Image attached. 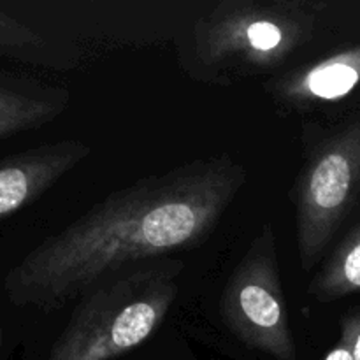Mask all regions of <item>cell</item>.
<instances>
[{"label": "cell", "mask_w": 360, "mask_h": 360, "mask_svg": "<svg viewBox=\"0 0 360 360\" xmlns=\"http://www.w3.org/2000/svg\"><path fill=\"white\" fill-rule=\"evenodd\" d=\"M246 176L241 164L221 155L109 193L6 274L7 301L55 311L125 267L204 241L243 190Z\"/></svg>", "instance_id": "1"}, {"label": "cell", "mask_w": 360, "mask_h": 360, "mask_svg": "<svg viewBox=\"0 0 360 360\" xmlns=\"http://www.w3.org/2000/svg\"><path fill=\"white\" fill-rule=\"evenodd\" d=\"M320 9L311 0H221L183 39L179 65L213 84L278 69L315 37Z\"/></svg>", "instance_id": "2"}, {"label": "cell", "mask_w": 360, "mask_h": 360, "mask_svg": "<svg viewBox=\"0 0 360 360\" xmlns=\"http://www.w3.org/2000/svg\"><path fill=\"white\" fill-rule=\"evenodd\" d=\"M183 267L165 257L102 280L79 299L46 360H112L141 347L171 311Z\"/></svg>", "instance_id": "3"}, {"label": "cell", "mask_w": 360, "mask_h": 360, "mask_svg": "<svg viewBox=\"0 0 360 360\" xmlns=\"http://www.w3.org/2000/svg\"><path fill=\"white\" fill-rule=\"evenodd\" d=\"M360 197V116L323 139L295 179L292 202L302 269L308 271Z\"/></svg>", "instance_id": "4"}, {"label": "cell", "mask_w": 360, "mask_h": 360, "mask_svg": "<svg viewBox=\"0 0 360 360\" xmlns=\"http://www.w3.org/2000/svg\"><path fill=\"white\" fill-rule=\"evenodd\" d=\"M220 315L229 330L248 348L274 360L297 359L285 302L276 236L269 224L260 229L229 276L221 294Z\"/></svg>", "instance_id": "5"}, {"label": "cell", "mask_w": 360, "mask_h": 360, "mask_svg": "<svg viewBox=\"0 0 360 360\" xmlns=\"http://www.w3.org/2000/svg\"><path fill=\"white\" fill-rule=\"evenodd\" d=\"M90 153L84 141L63 139L0 158V221L37 200Z\"/></svg>", "instance_id": "6"}, {"label": "cell", "mask_w": 360, "mask_h": 360, "mask_svg": "<svg viewBox=\"0 0 360 360\" xmlns=\"http://www.w3.org/2000/svg\"><path fill=\"white\" fill-rule=\"evenodd\" d=\"M360 83V46L297 67L271 83L269 91L281 105L311 109L350 95Z\"/></svg>", "instance_id": "7"}, {"label": "cell", "mask_w": 360, "mask_h": 360, "mask_svg": "<svg viewBox=\"0 0 360 360\" xmlns=\"http://www.w3.org/2000/svg\"><path fill=\"white\" fill-rule=\"evenodd\" d=\"M70 91L23 74L0 72V139L44 127L65 112Z\"/></svg>", "instance_id": "8"}, {"label": "cell", "mask_w": 360, "mask_h": 360, "mask_svg": "<svg viewBox=\"0 0 360 360\" xmlns=\"http://www.w3.org/2000/svg\"><path fill=\"white\" fill-rule=\"evenodd\" d=\"M0 56L42 69L74 70L83 63V49L58 41L0 7Z\"/></svg>", "instance_id": "9"}, {"label": "cell", "mask_w": 360, "mask_h": 360, "mask_svg": "<svg viewBox=\"0 0 360 360\" xmlns=\"http://www.w3.org/2000/svg\"><path fill=\"white\" fill-rule=\"evenodd\" d=\"M360 292V227L352 231L334 250L308 287L320 302H330Z\"/></svg>", "instance_id": "10"}, {"label": "cell", "mask_w": 360, "mask_h": 360, "mask_svg": "<svg viewBox=\"0 0 360 360\" xmlns=\"http://www.w3.org/2000/svg\"><path fill=\"white\" fill-rule=\"evenodd\" d=\"M341 340L350 348L352 359L360 360V311H354L341 320Z\"/></svg>", "instance_id": "11"}, {"label": "cell", "mask_w": 360, "mask_h": 360, "mask_svg": "<svg viewBox=\"0 0 360 360\" xmlns=\"http://www.w3.org/2000/svg\"><path fill=\"white\" fill-rule=\"evenodd\" d=\"M323 360H354L352 359V354H350V348H348V345L345 343L343 340L338 341L336 347L333 348V350L329 352V354L326 355V359Z\"/></svg>", "instance_id": "12"}, {"label": "cell", "mask_w": 360, "mask_h": 360, "mask_svg": "<svg viewBox=\"0 0 360 360\" xmlns=\"http://www.w3.org/2000/svg\"><path fill=\"white\" fill-rule=\"evenodd\" d=\"M2 343H4V329H2V323H0V350H2Z\"/></svg>", "instance_id": "13"}]
</instances>
